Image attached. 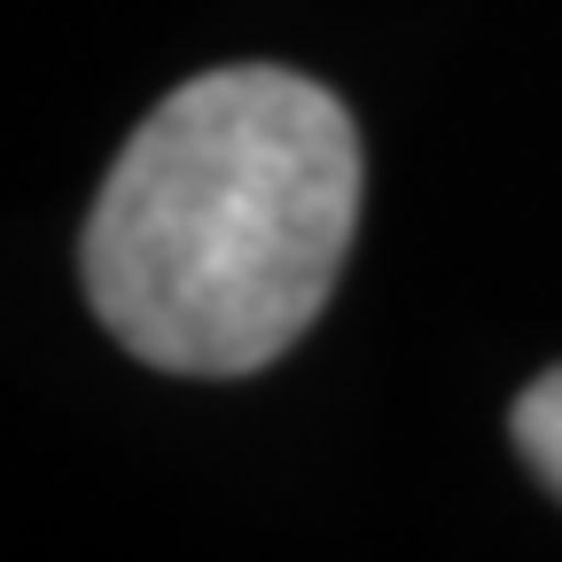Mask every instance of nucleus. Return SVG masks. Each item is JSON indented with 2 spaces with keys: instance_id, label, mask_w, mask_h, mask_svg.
<instances>
[{
  "instance_id": "f257e3e1",
  "label": "nucleus",
  "mask_w": 562,
  "mask_h": 562,
  "mask_svg": "<svg viewBox=\"0 0 562 562\" xmlns=\"http://www.w3.org/2000/svg\"><path fill=\"white\" fill-rule=\"evenodd\" d=\"M360 227V133L297 70L172 87L87 211V305L165 375H250L328 305Z\"/></svg>"
},
{
  "instance_id": "f03ea898",
  "label": "nucleus",
  "mask_w": 562,
  "mask_h": 562,
  "mask_svg": "<svg viewBox=\"0 0 562 562\" xmlns=\"http://www.w3.org/2000/svg\"><path fill=\"white\" fill-rule=\"evenodd\" d=\"M516 453L531 461V476L562 501V368L539 375V383L516 398Z\"/></svg>"
}]
</instances>
